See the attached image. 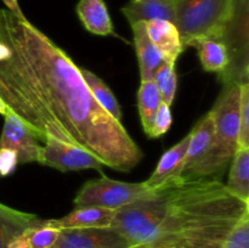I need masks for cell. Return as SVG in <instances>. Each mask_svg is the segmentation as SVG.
I'll return each instance as SVG.
<instances>
[{"label":"cell","instance_id":"11","mask_svg":"<svg viewBox=\"0 0 249 248\" xmlns=\"http://www.w3.org/2000/svg\"><path fill=\"white\" fill-rule=\"evenodd\" d=\"M146 31L150 40L162 55L163 60L175 65L180 53L185 50L177 26L163 19H152L146 22Z\"/></svg>","mask_w":249,"mask_h":248},{"label":"cell","instance_id":"16","mask_svg":"<svg viewBox=\"0 0 249 248\" xmlns=\"http://www.w3.org/2000/svg\"><path fill=\"white\" fill-rule=\"evenodd\" d=\"M38 220L39 218L36 214L16 211L0 203V248H7V245L16 236Z\"/></svg>","mask_w":249,"mask_h":248},{"label":"cell","instance_id":"20","mask_svg":"<svg viewBox=\"0 0 249 248\" xmlns=\"http://www.w3.org/2000/svg\"><path fill=\"white\" fill-rule=\"evenodd\" d=\"M160 102H162V99H160L156 83L153 80L141 82L138 91V107L141 124H142L146 135L152 126L153 118H155Z\"/></svg>","mask_w":249,"mask_h":248},{"label":"cell","instance_id":"4","mask_svg":"<svg viewBox=\"0 0 249 248\" xmlns=\"http://www.w3.org/2000/svg\"><path fill=\"white\" fill-rule=\"evenodd\" d=\"M249 0H233L230 18L221 43L229 53L228 68L219 75L225 87L249 83L248 62Z\"/></svg>","mask_w":249,"mask_h":248},{"label":"cell","instance_id":"30","mask_svg":"<svg viewBox=\"0 0 249 248\" xmlns=\"http://www.w3.org/2000/svg\"><path fill=\"white\" fill-rule=\"evenodd\" d=\"M131 248H141V247H131Z\"/></svg>","mask_w":249,"mask_h":248},{"label":"cell","instance_id":"25","mask_svg":"<svg viewBox=\"0 0 249 248\" xmlns=\"http://www.w3.org/2000/svg\"><path fill=\"white\" fill-rule=\"evenodd\" d=\"M173 123V116L172 111H170V106H168L164 102H160V107H158L156 116L153 118L152 126H151L150 131H148V138H160L164 135L168 130H169L170 125Z\"/></svg>","mask_w":249,"mask_h":248},{"label":"cell","instance_id":"26","mask_svg":"<svg viewBox=\"0 0 249 248\" xmlns=\"http://www.w3.org/2000/svg\"><path fill=\"white\" fill-rule=\"evenodd\" d=\"M18 164L17 153L10 148H0V177L11 175Z\"/></svg>","mask_w":249,"mask_h":248},{"label":"cell","instance_id":"12","mask_svg":"<svg viewBox=\"0 0 249 248\" xmlns=\"http://www.w3.org/2000/svg\"><path fill=\"white\" fill-rule=\"evenodd\" d=\"M122 14L130 26L152 19H163L174 23V0H130L122 7Z\"/></svg>","mask_w":249,"mask_h":248},{"label":"cell","instance_id":"24","mask_svg":"<svg viewBox=\"0 0 249 248\" xmlns=\"http://www.w3.org/2000/svg\"><path fill=\"white\" fill-rule=\"evenodd\" d=\"M221 248H249V215L233 226Z\"/></svg>","mask_w":249,"mask_h":248},{"label":"cell","instance_id":"27","mask_svg":"<svg viewBox=\"0 0 249 248\" xmlns=\"http://www.w3.org/2000/svg\"><path fill=\"white\" fill-rule=\"evenodd\" d=\"M1 1L4 2L5 6L7 7V10H9L11 14H14L17 18L27 21L26 16H24L23 12H22V10H21V7H19L18 0H1Z\"/></svg>","mask_w":249,"mask_h":248},{"label":"cell","instance_id":"8","mask_svg":"<svg viewBox=\"0 0 249 248\" xmlns=\"http://www.w3.org/2000/svg\"><path fill=\"white\" fill-rule=\"evenodd\" d=\"M53 248H131L130 242L112 228L60 230Z\"/></svg>","mask_w":249,"mask_h":248},{"label":"cell","instance_id":"28","mask_svg":"<svg viewBox=\"0 0 249 248\" xmlns=\"http://www.w3.org/2000/svg\"><path fill=\"white\" fill-rule=\"evenodd\" d=\"M10 55H11V51H10V49L7 48L4 43H1V41H0V61L6 60V58L10 57Z\"/></svg>","mask_w":249,"mask_h":248},{"label":"cell","instance_id":"29","mask_svg":"<svg viewBox=\"0 0 249 248\" xmlns=\"http://www.w3.org/2000/svg\"><path fill=\"white\" fill-rule=\"evenodd\" d=\"M6 111H7V107L5 106L4 101H2V100L0 99V114H1V116H5Z\"/></svg>","mask_w":249,"mask_h":248},{"label":"cell","instance_id":"10","mask_svg":"<svg viewBox=\"0 0 249 248\" xmlns=\"http://www.w3.org/2000/svg\"><path fill=\"white\" fill-rule=\"evenodd\" d=\"M213 135L214 118L212 112H208L190 133L189 146H187L186 153H185L184 159L180 164L179 170L174 177L175 179L180 177L184 173L191 169L195 164H197L206 156L209 147H211Z\"/></svg>","mask_w":249,"mask_h":248},{"label":"cell","instance_id":"3","mask_svg":"<svg viewBox=\"0 0 249 248\" xmlns=\"http://www.w3.org/2000/svg\"><path fill=\"white\" fill-rule=\"evenodd\" d=\"M233 0H174L175 22L184 49L202 39L223 40Z\"/></svg>","mask_w":249,"mask_h":248},{"label":"cell","instance_id":"17","mask_svg":"<svg viewBox=\"0 0 249 248\" xmlns=\"http://www.w3.org/2000/svg\"><path fill=\"white\" fill-rule=\"evenodd\" d=\"M229 191L245 202H249V148H237L230 163Z\"/></svg>","mask_w":249,"mask_h":248},{"label":"cell","instance_id":"1","mask_svg":"<svg viewBox=\"0 0 249 248\" xmlns=\"http://www.w3.org/2000/svg\"><path fill=\"white\" fill-rule=\"evenodd\" d=\"M0 41L11 51L0 61V99L36 140L51 135L78 145L123 173L142 160L123 124L94 99L79 67L28 19L0 9Z\"/></svg>","mask_w":249,"mask_h":248},{"label":"cell","instance_id":"5","mask_svg":"<svg viewBox=\"0 0 249 248\" xmlns=\"http://www.w3.org/2000/svg\"><path fill=\"white\" fill-rule=\"evenodd\" d=\"M152 190L143 182L119 181L102 174L99 179L90 180L83 185L74 198V206L102 207L117 211L136 199L148 196Z\"/></svg>","mask_w":249,"mask_h":248},{"label":"cell","instance_id":"6","mask_svg":"<svg viewBox=\"0 0 249 248\" xmlns=\"http://www.w3.org/2000/svg\"><path fill=\"white\" fill-rule=\"evenodd\" d=\"M45 145L41 146L39 163L46 167L55 168L63 173L82 169L101 170L104 163L78 145L46 135Z\"/></svg>","mask_w":249,"mask_h":248},{"label":"cell","instance_id":"21","mask_svg":"<svg viewBox=\"0 0 249 248\" xmlns=\"http://www.w3.org/2000/svg\"><path fill=\"white\" fill-rule=\"evenodd\" d=\"M153 82L157 85L162 102L167 104L168 106H172L175 99V94H177L178 85L175 65H172V63H168L164 61L160 66V68L156 71Z\"/></svg>","mask_w":249,"mask_h":248},{"label":"cell","instance_id":"22","mask_svg":"<svg viewBox=\"0 0 249 248\" xmlns=\"http://www.w3.org/2000/svg\"><path fill=\"white\" fill-rule=\"evenodd\" d=\"M60 230L41 224L39 219L34 225L28 229L29 248H53L57 241Z\"/></svg>","mask_w":249,"mask_h":248},{"label":"cell","instance_id":"23","mask_svg":"<svg viewBox=\"0 0 249 248\" xmlns=\"http://www.w3.org/2000/svg\"><path fill=\"white\" fill-rule=\"evenodd\" d=\"M238 147L249 148V83L241 85Z\"/></svg>","mask_w":249,"mask_h":248},{"label":"cell","instance_id":"19","mask_svg":"<svg viewBox=\"0 0 249 248\" xmlns=\"http://www.w3.org/2000/svg\"><path fill=\"white\" fill-rule=\"evenodd\" d=\"M80 73H82V77L84 79V82L87 83L88 89L90 90L91 95L94 96V99L96 100L97 104L112 117V118L116 119L117 122H121L122 123V109L119 106V102L117 101L116 96H114L113 92L111 91L108 87L106 85V83L102 79H100L95 73L90 72L89 70H85V68H79Z\"/></svg>","mask_w":249,"mask_h":248},{"label":"cell","instance_id":"9","mask_svg":"<svg viewBox=\"0 0 249 248\" xmlns=\"http://www.w3.org/2000/svg\"><path fill=\"white\" fill-rule=\"evenodd\" d=\"M114 209L102 207H75L71 213L60 219L41 220V224L57 230L66 229L109 228L116 215Z\"/></svg>","mask_w":249,"mask_h":248},{"label":"cell","instance_id":"7","mask_svg":"<svg viewBox=\"0 0 249 248\" xmlns=\"http://www.w3.org/2000/svg\"><path fill=\"white\" fill-rule=\"evenodd\" d=\"M4 126L0 135V148H10L17 153L18 164L39 163L41 145L28 126L14 112L7 109L4 116Z\"/></svg>","mask_w":249,"mask_h":248},{"label":"cell","instance_id":"15","mask_svg":"<svg viewBox=\"0 0 249 248\" xmlns=\"http://www.w3.org/2000/svg\"><path fill=\"white\" fill-rule=\"evenodd\" d=\"M189 142L190 134H187L181 141H179L177 145L169 148L160 157L155 172L151 174V177L146 181H143V184L148 189H157L160 185L164 184L167 180H169L170 177H174L177 175L180 164H181L182 159H184L185 153H186Z\"/></svg>","mask_w":249,"mask_h":248},{"label":"cell","instance_id":"2","mask_svg":"<svg viewBox=\"0 0 249 248\" xmlns=\"http://www.w3.org/2000/svg\"><path fill=\"white\" fill-rule=\"evenodd\" d=\"M240 102L241 85L226 87L211 111L214 118V135L208 152L178 179L221 180L238 147Z\"/></svg>","mask_w":249,"mask_h":248},{"label":"cell","instance_id":"14","mask_svg":"<svg viewBox=\"0 0 249 248\" xmlns=\"http://www.w3.org/2000/svg\"><path fill=\"white\" fill-rule=\"evenodd\" d=\"M77 14L84 28L96 35H112L114 27L105 0H79Z\"/></svg>","mask_w":249,"mask_h":248},{"label":"cell","instance_id":"13","mask_svg":"<svg viewBox=\"0 0 249 248\" xmlns=\"http://www.w3.org/2000/svg\"><path fill=\"white\" fill-rule=\"evenodd\" d=\"M131 29H133L134 44H135L139 67H140L141 82L153 80L156 71L164 62V60L148 38L146 22H138L131 26Z\"/></svg>","mask_w":249,"mask_h":248},{"label":"cell","instance_id":"18","mask_svg":"<svg viewBox=\"0 0 249 248\" xmlns=\"http://www.w3.org/2000/svg\"><path fill=\"white\" fill-rule=\"evenodd\" d=\"M192 48L198 51L202 67L207 72H215L223 74L228 68L230 58L226 46L223 43L213 39H202L196 41Z\"/></svg>","mask_w":249,"mask_h":248}]
</instances>
